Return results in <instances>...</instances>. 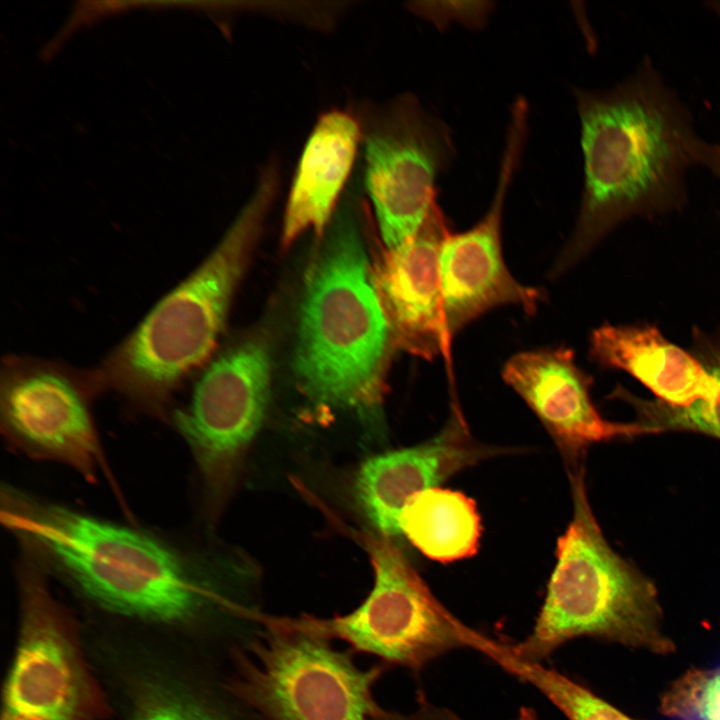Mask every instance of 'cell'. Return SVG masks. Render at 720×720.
Returning a JSON list of instances; mask_svg holds the SVG:
<instances>
[{"label":"cell","instance_id":"obj_6","mask_svg":"<svg viewBox=\"0 0 720 720\" xmlns=\"http://www.w3.org/2000/svg\"><path fill=\"white\" fill-rule=\"evenodd\" d=\"M374 586L351 613L328 619L267 617V628L337 638L355 650L414 670L459 647H470L471 629L432 595L402 553L387 539L369 543Z\"/></svg>","mask_w":720,"mask_h":720},{"label":"cell","instance_id":"obj_4","mask_svg":"<svg viewBox=\"0 0 720 720\" xmlns=\"http://www.w3.org/2000/svg\"><path fill=\"white\" fill-rule=\"evenodd\" d=\"M275 165L213 251L163 296L96 368L105 390L160 414L210 359L279 187Z\"/></svg>","mask_w":720,"mask_h":720},{"label":"cell","instance_id":"obj_17","mask_svg":"<svg viewBox=\"0 0 720 720\" xmlns=\"http://www.w3.org/2000/svg\"><path fill=\"white\" fill-rule=\"evenodd\" d=\"M592 359L605 368L630 374L657 399L674 406L710 401L720 382L694 356L650 325L604 324L590 336Z\"/></svg>","mask_w":720,"mask_h":720},{"label":"cell","instance_id":"obj_23","mask_svg":"<svg viewBox=\"0 0 720 720\" xmlns=\"http://www.w3.org/2000/svg\"><path fill=\"white\" fill-rule=\"evenodd\" d=\"M709 7L720 19V2H709ZM701 167L720 180V142L705 141L701 150Z\"/></svg>","mask_w":720,"mask_h":720},{"label":"cell","instance_id":"obj_18","mask_svg":"<svg viewBox=\"0 0 720 720\" xmlns=\"http://www.w3.org/2000/svg\"><path fill=\"white\" fill-rule=\"evenodd\" d=\"M400 529L428 558L451 562L477 551L481 527L471 498L434 487L408 502L400 517Z\"/></svg>","mask_w":720,"mask_h":720},{"label":"cell","instance_id":"obj_12","mask_svg":"<svg viewBox=\"0 0 720 720\" xmlns=\"http://www.w3.org/2000/svg\"><path fill=\"white\" fill-rule=\"evenodd\" d=\"M528 132V107H512L497 187L481 220L461 233H450L440 268L443 315L448 340L488 311L506 305L534 314L542 293L517 281L508 270L501 242L508 190L519 166Z\"/></svg>","mask_w":720,"mask_h":720},{"label":"cell","instance_id":"obj_8","mask_svg":"<svg viewBox=\"0 0 720 720\" xmlns=\"http://www.w3.org/2000/svg\"><path fill=\"white\" fill-rule=\"evenodd\" d=\"M363 183L386 248L410 239L436 204L435 183L454 156L448 127L412 95L368 107L359 119Z\"/></svg>","mask_w":720,"mask_h":720},{"label":"cell","instance_id":"obj_24","mask_svg":"<svg viewBox=\"0 0 720 720\" xmlns=\"http://www.w3.org/2000/svg\"><path fill=\"white\" fill-rule=\"evenodd\" d=\"M513 720H538L536 712L528 707H523L517 717Z\"/></svg>","mask_w":720,"mask_h":720},{"label":"cell","instance_id":"obj_14","mask_svg":"<svg viewBox=\"0 0 720 720\" xmlns=\"http://www.w3.org/2000/svg\"><path fill=\"white\" fill-rule=\"evenodd\" d=\"M502 377L567 450L651 433L637 422L614 423L601 417L590 397L591 378L568 348L517 353L505 363Z\"/></svg>","mask_w":720,"mask_h":720},{"label":"cell","instance_id":"obj_19","mask_svg":"<svg viewBox=\"0 0 720 720\" xmlns=\"http://www.w3.org/2000/svg\"><path fill=\"white\" fill-rule=\"evenodd\" d=\"M693 354L720 382V329L712 333L694 329ZM618 394L635 410L637 423L651 433L680 430L720 439V392L713 400H701L688 406H674L658 399L646 400L624 389Z\"/></svg>","mask_w":720,"mask_h":720},{"label":"cell","instance_id":"obj_10","mask_svg":"<svg viewBox=\"0 0 720 720\" xmlns=\"http://www.w3.org/2000/svg\"><path fill=\"white\" fill-rule=\"evenodd\" d=\"M101 391L97 369L8 355L0 371L2 429L30 456L67 464L94 479L106 469L91 411V401Z\"/></svg>","mask_w":720,"mask_h":720},{"label":"cell","instance_id":"obj_9","mask_svg":"<svg viewBox=\"0 0 720 720\" xmlns=\"http://www.w3.org/2000/svg\"><path fill=\"white\" fill-rule=\"evenodd\" d=\"M21 623L1 720H96L104 701L75 630L34 560L20 573Z\"/></svg>","mask_w":720,"mask_h":720},{"label":"cell","instance_id":"obj_2","mask_svg":"<svg viewBox=\"0 0 720 720\" xmlns=\"http://www.w3.org/2000/svg\"><path fill=\"white\" fill-rule=\"evenodd\" d=\"M3 490L6 528L38 564L106 610L182 624L215 599L197 559L158 535L12 487Z\"/></svg>","mask_w":720,"mask_h":720},{"label":"cell","instance_id":"obj_13","mask_svg":"<svg viewBox=\"0 0 720 720\" xmlns=\"http://www.w3.org/2000/svg\"><path fill=\"white\" fill-rule=\"evenodd\" d=\"M450 234L437 205L407 241L386 248L371 266L372 281L398 348L431 359L446 348L441 252Z\"/></svg>","mask_w":720,"mask_h":720},{"label":"cell","instance_id":"obj_21","mask_svg":"<svg viewBox=\"0 0 720 720\" xmlns=\"http://www.w3.org/2000/svg\"><path fill=\"white\" fill-rule=\"evenodd\" d=\"M661 711L677 720H720V666L692 669L674 681L662 696Z\"/></svg>","mask_w":720,"mask_h":720},{"label":"cell","instance_id":"obj_15","mask_svg":"<svg viewBox=\"0 0 720 720\" xmlns=\"http://www.w3.org/2000/svg\"><path fill=\"white\" fill-rule=\"evenodd\" d=\"M487 455L486 448L471 440L454 410L445 428L432 440L368 459L355 480L358 504L382 535L402 534L400 517L414 496Z\"/></svg>","mask_w":720,"mask_h":720},{"label":"cell","instance_id":"obj_22","mask_svg":"<svg viewBox=\"0 0 720 720\" xmlns=\"http://www.w3.org/2000/svg\"><path fill=\"white\" fill-rule=\"evenodd\" d=\"M136 720H222L190 697L164 686L144 691L136 705Z\"/></svg>","mask_w":720,"mask_h":720},{"label":"cell","instance_id":"obj_11","mask_svg":"<svg viewBox=\"0 0 720 720\" xmlns=\"http://www.w3.org/2000/svg\"><path fill=\"white\" fill-rule=\"evenodd\" d=\"M271 366L260 340H246L208 360L189 400L171 414L189 446L208 496L221 498L264 418Z\"/></svg>","mask_w":720,"mask_h":720},{"label":"cell","instance_id":"obj_20","mask_svg":"<svg viewBox=\"0 0 720 720\" xmlns=\"http://www.w3.org/2000/svg\"><path fill=\"white\" fill-rule=\"evenodd\" d=\"M481 652L548 697L570 720H633L588 689L556 671L517 658L508 647L486 640Z\"/></svg>","mask_w":720,"mask_h":720},{"label":"cell","instance_id":"obj_16","mask_svg":"<svg viewBox=\"0 0 720 720\" xmlns=\"http://www.w3.org/2000/svg\"><path fill=\"white\" fill-rule=\"evenodd\" d=\"M362 128L352 114L321 115L302 151L285 208L282 245L304 232L322 237L342 192L350 182Z\"/></svg>","mask_w":720,"mask_h":720},{"label":"cell","instance_id":"obj_5","mask_svg":"<svg viewBox=\"0 0 720 720\" xmlns=\"http://www.w3.org/2000/svg\"><path fill=\"white\" fill-rule=\"evenodd\" d=\"M573 496V517L558 539L556 565L535 626L509 650L536 663L585 635L657 654L671 652L656 588L605 540L582 473L573 478Z\"/></svg>","mask_w":720,"mask_h":720},{"label":"cell","instance_id":"obj_7","mask_svg":"<svg viewBox=\"0 0 720 720\" xmlns=\"http://www.w3.org/2000/svg\"><path fill=\"white\" fill-rule=\"evenodd\" d=\"M381 673L358 668L327 639L267 628L240 658L234 689L265 720H375Z\"/></svg>","mask_w":720,"mask_h":720},{"label":"cell","instance_id":"obj_3","mask_svg":"<svg viewBox=\"0 0 720 720\" xmlns=\"http://www.w3.org/2000/svg\"><path fill=\"white\" fill-rule=\"evenodd\" d=\"M356 175L346 189L303 297L294 371L313 403L378 418L384 377L397 347L375 290L360 233Z\"/></svg>","mask_w":720,"mask_h":720},{"label":"cell","instance_id":"obj_1","mask_svg":"<svg viewBox=\"0 0 720 720\" xmlns=\"http://www.w3.org/2000/svg\"><path fill=\"white\" fill-rule=\"evenodd\" d=\"M584 185L575 229L551 275L559 276L619 225L686 204L687 175L704 139L677 93L646 57L614 87L575 93Z\"/></svg>","mask_w":720,"mask_h":720}]
</instances>
